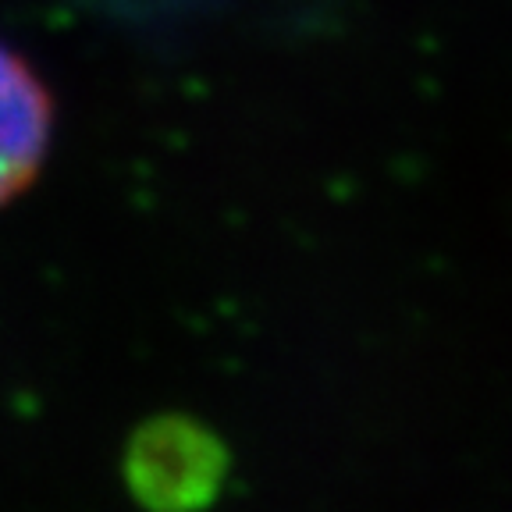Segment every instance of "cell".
Masks as SVG:
<instances>
[{
    "label": "cell",
    "instance_id": "1",
    "mask_svg": "<svg viewBox=\"0 0 512 512\" xmlns=\"http://www.w3.org/2000/svg\"><path fill=\"white\" fill-rule=\"evenodd\" d=\"M221 448L192 424H150L132 445L128 477L153 509H189L221 480Z\"/></svg>",
    "mask_w": 512,
    "mask_h": 512
},
{
    "label": "cell",
    "instance_id": "2",
    "mask_svg": "<svg viewBox=\"0 0 512 512\" xmlns=\"http://www.w3.org/2000/svg\"><path fill=\"white\" fill-rule=\"evenodd\" d=\"M54 100L32 64L0 40V207L22 196L50 150Z\"/></svg>",
    "mask_w": 512,
    "mask_h": 512
}]
</instances>
